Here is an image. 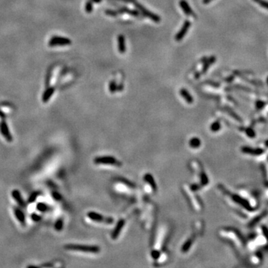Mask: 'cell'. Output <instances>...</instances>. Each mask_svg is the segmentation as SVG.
<instances>
[{
	"label": "cell",
	"mask_w": 268,
	"mask_h": 268,
	"mask_svg": "<svg viewBox=\"0 0 268 268\" xmlns=\"http://www.w3.org/2000/svg\"><path fill=\"white\" fill-rule=\"evenodd\" d=\"M241 151L243 153H248V154H252V155L254 156H259L261 155L264 153V150L261 149V148H256V149H254V148H249V147H243L241 148Z\"/></svg>",
	"instance_id": "obj_11"
},
{
	"label": "cell",
	"mask_w": 268,
	"mask_h": 268,
	"mask_svg": "<svg viewBox=\"0 0 268 268\" xmlns=\"http://www.w3.org/2000/svg\"><path fill=\"white\" fill-rule=\"evenodd\" d=\"M133 5H134V6L136 7L137 9L139 10V11L141 14H142L143 16H144V17L151 19V20H153V22H159L161 21V18L158 15L152 13L151 11L147 10L144 6L142 5L141 4H139V2H136V1L135 2H133Z\"/></svg>",
	"instance_id": "obj_3"
},
{
	"label": "cell",
	"mask_w": 268,
	"mask_h": 268,
	"mask_svg": "<svg viewBox=\"0 0 268 268\" xmlns=\"http://www.w3.org/2000/svg\"><path fill=\"white\" fill-rule=\"evenodd\" d=\"M211 1H212V0H203V2L204 4H208V3H209Z\"/></svg>",
	"instance_id": "obj_32"
},
{
	"label": "cell",
	"mask_w": 268,
	"mask_h": 268,
	"mask_svg": "<svg viewBox=\"0 0 268 268\" xmlns=\"http://www.w3.org/2000/svg\"><path fill=\"white\" fill-rule=\"evenodd\" d=\"M91 1L94 3H100V2H102V0H91Z\"/></svg>",
	"instance_id": "obj_31"
},
{
	"label": "cell",
	"mask_w": 268,
	"mask_h": 268,
	"mask_svg": "<svg viewBox=\"0 0 268 268\" xmlns=\"http://www.w3.org/2000/svg\"><path fill=\"white\" fill-rule=\"evenodd\" d=\"M180 93L181 96H182V98L185 99V100H186V101L188 103V104H191L193 103V101H194L193 97H192V95H191V94H190V93L188 92L187 90H186V89L182 88V89H180Z\"/></svg>",
	"instance_id": "obj_15"
},
{
	"label": "cell",
	"mask_w": 268,
	"mask_h": 268,
	"mask_svg": "<svg viewBox=\"0 0 268 268\" xmlns=\"http://www.w3.org/2000/svg\"><path fill=\"white\" fill-rule=\"evenodd\" d=\"M36 209L38 211L41 212H46L48 210V206L46 204V203H40L36 205Z\"/></svg>",
	"instance_id": "obj_22"
},
{
	"label": "cell",
	"mask_w": 268,
	"mask_h": 268,
	"mask_svg": "<svg viewBox=\"0 0 268 268\" xmlns=\"http://www.w3.org/2000/svg\"><path fill=\"white\" fill-rule=\"evenodd\" d=\"M143 180H144V182H145L146 187H148V188H149L148 192L153 194L156 193V192H157V183H156V181L154 180L153 176H152L151 173H146V174H144Z\"/></svg>",
	"instance_id": "obj_5"
},
{
	"label": "cell",
	"mask_w": 268,
	"mask_h": 268,
	"mask_svg": "<svg viewBox=\"0 0 268 268\" xmlns=\"http://www.w3.org/2000/svg\"><path fill=\"white\" fill-rule=\"evenodd\" d=\"M31 217H32V219H33V221H39L40 220V218H41V217H40V215H36V214H32V216H31Z\"/></svg>",
	"instance_id": "obj_28"
},
{
	"label": "cell",
	"mask_w": 268,
	"mask_h": 268,
	"mask_svg": "<svg viewBox=\"0 0 268 268\" xmlns=\"http://www.w3.org/2000/svg\"><path fill=\"white\" fill-rule=\"evenodd\" d=\"M117 11H118L119 14H128L132 15V16H134V17H139V15H140L139 11L129 9L127 7H119Z\"/></svg>",
	"instance_id": "obj_13"
},
{
	"label": "cell",
	"mask_w": 268,
	"mask_h": 268,
	"mask_svg": "<svg viewBox=\"0 0 268 268\" xmlns=\"http://www.w3.org/2000/svg\"><path fill=\"white\" fill-rule=\"evenodd\" d=\"M104 12H105V14H106L107 15H108V16H111V17H116L117 15L119 14L118 11H113V10H110V9L105 10Z\"/></svg>",
	"instance_id": "obj_25"
},
{
	"label": "cell",
	"mask_w": 268,
	"mask_h": 268,
	"mask_svg": "<svg viewBox=\"0 0 268 268\" xmlns=\"http://www.w3.org/2000/svg\"><path fill=\"white\" fill-rule=\"evenodd\" d=\"M113 1H118V2H126V3H133L136 2V0H113Z\"/></svg>",
	"instance_id": "obj_29"
},
{
	"label": "cell",
	"mask_w": 268,
	"mask_h": 268,
	"mask_svg": "<svg viewBox=\"0 0 268 268\" xmlns=\"http://www.w3.org/2000/svg\"><path fill=\"white\" fill-rule=\"evenodd\" d=\"M193 241H194L193 237L188 238V240H187V241H186V242L183 244V245H182V249H181L182 252H188V250H189V249L191 248V246H192Z\"/></svg>",
	"instance_id": "obj_18"
},
{
	"label": "cell",
	"mask_w": 268,
	"mask_h": 268,
	"mask_svg": "<svg viewBox=\"0 0 268 268\" xmlns=\"http://www.w3.org/2000/svg\"><path fill=\"white\" fill-rule=\"evenodd\" d=\"M92 2L91 0H89L87 1V2L86 3V7H85V10L87 12L88 14H90L92 11Z\"/></svg>",
	"instance_id": "obj_23"
},
{
	"label": "cell",
	"mask_w": 268,
	"mask_h": 268,
	"mask_svg": "<svg viewBox=\"0 0 268 268\" xmlns=\"http://www.w3.org/2000/svg\"><path fill=\"white\" fill-rule=\"evenodd\" d=\"M11 195H12L13 198L14 199L15 201L17 203V204H18L19 206H21V207H25V206H26V203L24 202L22 195H21L20 192H19V190L15 189L14 190V191H12Z\"/></svg>",
	"instance_id": "obj_12"
},
{
	"label": "cell",
	"mask_w": 268,
	"mask_h": 268,
	"mask_svg": "<svg viewBox=\"0 0 268 268\" xmlns=\"http://www.w3.org/2000/svg\"><path fill=\"white\" fill-rule=\"evenodd\" d=\"M117 89H118V86H117L116 83H115V80H112L110 81L109 84V92L111 93H115V92L117 91Z\"/></svg>",
	"instance_id": "obj_21"
},
{
	"label": "cell",
	"mask_w": 268,
	"mask_h": 268,
	"mask_svg": "<svg viewBox=\"0 0 268 268\" xmlns=\"http://www.w3.org/2000/svg\"><path fill=\"white\" fill-rule=\"evenodd\" d=\"M245 133L250 138H254L255 136V133L252 128H247L245 130Z\"/></svg>",
	"instance_id": "obj_24"
},
{
	"label": "cell",
	"mask_w": 268,
	"mask_h": 268,
	"mask_svg": "<svg viewBox=\"0 0 268 268\" xmlns=\"http://www.w3.org/2000/svg\"><path fill=\"white\" fill-rule=\"evenodd\" d=\"M14 214L17 219L19 221V222L21 223L22 225L26 224V217L23 212L20 209L14 208Z\"/></svg>",
	"instance_id": "obj_16"
},
{
	"label": "cell",
	"mask_w": 268,
	"mask_h": 268,
	"mask_svg": "<svg viewBox=\"0 0 268 268\" xmlns=\"http://www.w3.org/2000/svg\"><path fill=\"white\" fill-rule=\"evenodd\" d=\"M0 132L7 142H11L13 141V136L10 133L9 128L7 127V123L5 122H2L0 123Z\"/></svg>",
	"instance_id": "obj_7"
},
{
	"label": "cell",
	"mask_w": 268,
	"mask_h": 268,
	"mask_svg": "<svg viewBox=\"0 0 268 268\" xmlns=\"http://www.w3.org/2000/svg\"><path fill=\"white\" fill-rule=\"evenodd\" d=\"M124 224H125V221H124V219H121L120 221L118 222L116 226H115L113 232H112V239H116L118 238V236L120 235L122 229L124 228Z\"/></svg>",
	"instance_id": "obj_9"
},
{
	"label": "cell",
	"mask_w": 268,
	"mask_h": 268,
	"mask_svg": "<svg viewBox=\"0 0 268 268\" xmlns=\"http://www.w3.org/2000/svg\"><path fill=\"white\" fill-rule=\"evenodd\" d=\"M65 248L69 250L81 252H85V253L97 254L99 253L101 251V249L99 246H94V245L69 244L66 245Z\"/></svg>",
	"instance_id": "obj_1"
},
{
	"label": "cell",
	"mask_w": 268,
	"mask_h": 268,
	"mask_svg": "<svg viewBox=\"0 0 268 268\" xmlns=\"http://www.w3.org/2000/svg\"><path fill=\"white\" fill-rule=\"evenodd\" d=\"M87 217L91 221L96 223H104L107 224H111L114 221V219L110 217H104L101 214L97 213L95 212H89L87 213Z\"/></svg>",
	"instance_id": "obj_4"
},
{
	"label": "cell",
	"mask_w": 268,
	"mask_h": 268,
	"mask_svg": "<svg viewBox=\"0 0 268 268\" xmlns=\"http://www.w3.org/2000/svg\"><path fill=\"white\" fill-rule=\"evenodd\" d=\"M191 26H192V23H191L190 21H188V20L185 21L182 28H181L180 31H178V33L175 36V40H177V42L180 41V40H182V39L184 38L187 32H188V29H189V28L191 27Z\"/></svg>",
	"instance_id": "obj_6"
},
{
	"label": "cell",
	"mask_w": 268,
	"mask_h": 268,
	"mask_svg": "<svg viewBox=\"0 0 268 268\" xmlns=\"http://www.w3.org/2000/svg\"><path fill=\"white\" fill-rule=\"evenodd\" d=\"M117 42H118V50L121 54L125 53L127 51L126 48L125 38L122 34H119L117 37Z\"/></svg>",
	"instance_id": "obj_10"
},
{
	"label": "cell",
	"mask_w": 268,
	"mask_h": 268,
	"mask_svg": "<svg viewBox=\"0 0 268 268\" xmlns=\"http://www.w3.org/2000/svg\"><path fill=\"white\" fill-rule=\"evenodd\" d=\"M232 199L234 200V201H235V203H237L238 204H240L241 206H244V208H246V209L252 210L251 206H250V204L248 203V202H247L246 200H245L244 199L241 198V197H240L239 196L235 195V194L232 195Z\"/></svg>",
	"instance_id": "obj_14"
},
{
	"label": "cell",
	"mask_w": 268,
	"mask_h": 268,
	"mask_svg": "<svg viewBox=\"0 0 268 268\" xmlns=\"http://www.w3.org/2000/svg\"><path fill=\"white\" fill-rule=\"evenodd\" d=\"M37 195H38V193H36V192H34V193L32 194L31 195V197H29V199H28V202H29V203H34V201L36 200V197H37Z\"/></svg>",
	"instance_id": "obj_26"
},
{
	"label": "cell",
	"mask_w": 268,
	"mask_h": 268,
	"mask_svg": "<svg viewBox=\"0 0 268 268\" xmlns=\"http://www.w3.org/2000/svg\"><path fill=\"white\" fill-rule=\"evenodd\" d=\"M265 145H266V147H267L268 148V140H267L266 142H265Z\"/></svg>",
	"instance_id": "obj_33"
},
{
	"label": "cell",
	"mask_w": 268,
	"mask_h": 268,
	"mask_svg": "<svg viewBox=\"0 0 268 268\" xmlns=\"http://www.w3.org/2000/svg\"><path fill=\"white\" fill-rule=\"evenodd\" d=\"M188 145L190 148L196 149L200 147L201 145V141L200 139L197 138V137H193L192 139H190L188 141Z\"/></svg>",
	"instance_id": "obj_17"
},
{
	"label": "cell",
	"mask_w": 268,
	"mask_h": 268,
	"mask_svg": "<svg viewBox=\"0 0 268 268\" xmlns=\"http://www.w3.org/2000/svg\"><path fill=\"white\" fill-rule=\"evenodd\" d=\"M180 6L183 11L184 14H186L187 16H192L194 18L197 17V16L194 13L193 10L192 9V7H190L188 2H186V0H180Z\"/></svg>",
	"instance_id": "obj_8"
},
{
	"label": "cell",
	"mask_w": 268,
	"mask_h": 268,
	"mask_svg": "<svg viewBox=\"0 0 268 268\" xmlns=\"http://www.w3.org/2000/svg\"><path fill=\"white\" fill-rule=\"evenodd\" d=\"M221 128V124L219 121L214 122L211 124V126H210V130H211L212 132H217Z\"/></svg>",
	"instance_id": "obj_19"
},
{
	"label": "cell",
	"mask_w": 268,
	"mask_h": 268,
	"mask_svg": "<svg viewBox=\"0 0 268 268\" xmlns=\"http://www.w3.org/2000/svg\"><path fill=\"white\" fill-rule=\"evenodd\" d=\"M52 196H53V198H55L56 200H60V199H61V196H60V194L57 193V192H54V193L52 194Z\"/></svg>",
	"instance_id": "obj_27"
},
{
	"label": "cell",
	"mask_w": 268,
	"mask_h": 268,
	"mask_svg": "<svg viewBox=\"0 0 268 268\" xmlns=\"http://www.w3.org/2000/svg\"><path fill=\"white\" fill-rule=\"evenodd\" d=\"M94 163L97 165H104V166H115V167H121L122 162L116 159L115 157L107 156V157H98L94 159Z\"/></svg>",
	"instance_id": "obj_2"
},
{
	"label": "cell",
	"mask_w": 268,
	"mask_h": 268,
	"mask_svg": "<svg viewBox=\"0 0 268 268\" xmlns=\"http://www.w3.org/2000/svg\"><path fill=\"white\" fill-rule=\"evenodd\" d=\"M200 75H201V73H200V72H196L195 74H194V78H195L196 79H198L199 78H200Z\"/></svg>",
	"instance_id": "obj_30"
},
{
	"label": "cell",
	"mask_w": 268,
	"mask_h": 268,
	"mask_svg": "<svg viewBox=\"0 0 268 268\" xmlns=\"http://www.w3.org/2000/svg\"><path fill=\"white\" fill-rule=\"evenodd\" d=\"M63 228V220L62 218L57 219V221L55 222V229L56 231H61Z\"/></svg>",
	"instance_id": "obj_20"
}]
</instances>
